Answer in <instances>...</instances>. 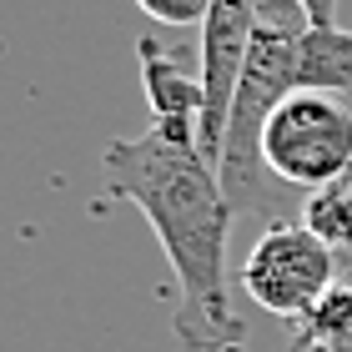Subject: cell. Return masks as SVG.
I'll list each match as a JSON object with an SVG mask.
<instances>
[{
	"mask_svg": "<svg viewBox=\"0 0 352 352\" xmlns=\"http://www.w3.org/2000/svg\"><path fill=\"white\" fill-rule=\"evenodd\" d=\"M136 60H141V86L151 101V121L166 126H197L201 121V76L176 66V56L162 41L141 36L136 41Z\"/></svg>",
	"mask_w": 352,
	"mask_h": 352,
	"instance_id": "obj_5",
	"label": "cell"
},
{
	"mask_svg": "<svg viewBox=\"0 0 352 352\" xmlns=\"http://www.w3.org/2000/svg\"><path fill=\"white\" fill-rule=\"evenodd\" d=\"M257 30L247 0H217L201 25V51H197V76H201V121H197V146L212 166H221V146H227V121L236 101V81L247 66V45Z\"/></svg>",
	"mask_w": 352,
	"mask_h": 352,
	"instance_id": "obj_4",
	"label": "cell"
},
{
	"mask_svg": "<svg viewBox=\"0 0 352 352\" xmlns=\"http://www.w3.org/2000/svg\"><path fill=\"white\" fill-rule=\"evenodd\" d=\"M257 25H282V30H307V15H302L297 0H247Z\"/></svg>",
	"mask_w": 352,
	"mask_h": 352,
	"instance_id": "obj_10",
	"label": "cell"
},
{
	"mask_svg": "<svg viewBox=\"0 0 352 352\" xmlns=\"http://www.w3.org/2000/svg\"><path fill=\"white\" fill-rule=\"evenodd\" d=\"M342 176H347V182H352V166H347V171H342Z\"/></svg>",
	"mask_w": 352,
	"mask_h": 352,
	"instance_id": "obj_12",
	"label": "cell"
},
{
	"mask_svg": "<svg viewBox=\"0 0 352 352\" xmlns=\"http://www.w3.org/2000/svg\"><path fill=\"white\" fill-rule=\"evenodd\" d=\"M136 6L162 25H206L217 0H136Z\"/></svg>",
	"mask_w": 352,
	"mask_h": 352,
	"instance_id": "obj_9",
	"label": "cell"
},
{
	"mask_svg": "<svg viewBox=\"0 0 352 352\" xmlns=\"http://www.w3.org/2000/svg\"><path fill=\"white\" fill-rule=\"evenodd\" d=\"M338 282V247H327L307 221H272L242 262V287L262 312L297 322Z\"/></svg>",
	"mask_w": 352,
	"mask_h": 352,
	"instance_id": "obj_3",
	"label": "cell"
},
{
	"mask_svg": "<svg viewBox=\"0 0 352 352\" xmlns=\"http://www.w3.org/2000/svg\"><path fill=\"white\" fill-rule=\"evenodd\" d=\"M287 352H352V272H338V282L292 322Z\"/></svg>",
	"mask_w": 352,
	"mask_h": 352,
	"instance_id": "obj_7",
	"label": "cell"
},
{
	"mask_svg": "<svg viewBox=\"0 0 352 352\" xmlns=\"http://www.w3.org/2000/svg\"><path fill=\"white\" fill-rule=\"evenodd\" d=\"M302 15H307V25L312 30H327V25H338V0H297Z\"/></svg>",
	"mask_w": 352,
	"mask_h": 352,
	"instance_id": "obj_11",
	"label": "cell"
},
{
	"mask_svg": "<svg viewBox=\"0 0 352 352\" xmlns=\"http://www.w3.org/2000/svg\"><path fill=\"white\" fill-rule=\"evenodd\" d=\"M297 91H327V96L352 91V30H342V25L302 30L297 36Z\"/></svg>",
	"mask_w": 352,
	"mask_h": 352,
	"instance_id": "obj_6",
	"label": "cell"
},
{
	"mask_svg": "<svg viewBox=\"0 0 352 352\" xmlns=\"http://www.w3.org/2000/svg\"><path fill=\"white\" fill-rule=\"evenodd\" d=\"M111 197L131 201L151 221L156 242L176 272L171 332L186 352H236L247 327L236 322L227 297V236H232V201L221 191L217 166L197 146V126L151 121L146 131L121 136L101 151Z\"/></svg>",
	"mask_w": 352,
	"mask_h": 352,
	"instance_id": "obj_1",
	"label": "cell"
},
{
	"mask_svg": "<svg viewBox=\"0 0 352 352\" xmlns=\"http://www.w3.org/2000/svg\"><path fill=\"white\" fill-rule=\"evenodd\" d=\"M262 162L292 191H322L352 166V111L327 91H292L262 131Z\"/></svg>",
	"mask_w": 352,
	"mask_h": 352,
	"instance_id": "obj_2",
	"label": "cell"
},
{
	"mask_svg": "<svg viewBox=\"0 0 352 352\" xmlns=\"http://www.w3.org/2000/svg\"><path fill=\"white\" fill-rule=\"evenodd\" d=\"M302 221H307L327 247L352 252V182L347 176L327 182L322 191H307V197H302Z\"/></svg>",
	"mask_w": 352,
	"mask_h": 352,
	"instance_id": "obj_8",
	"label": "cell"
}]
</instances>
